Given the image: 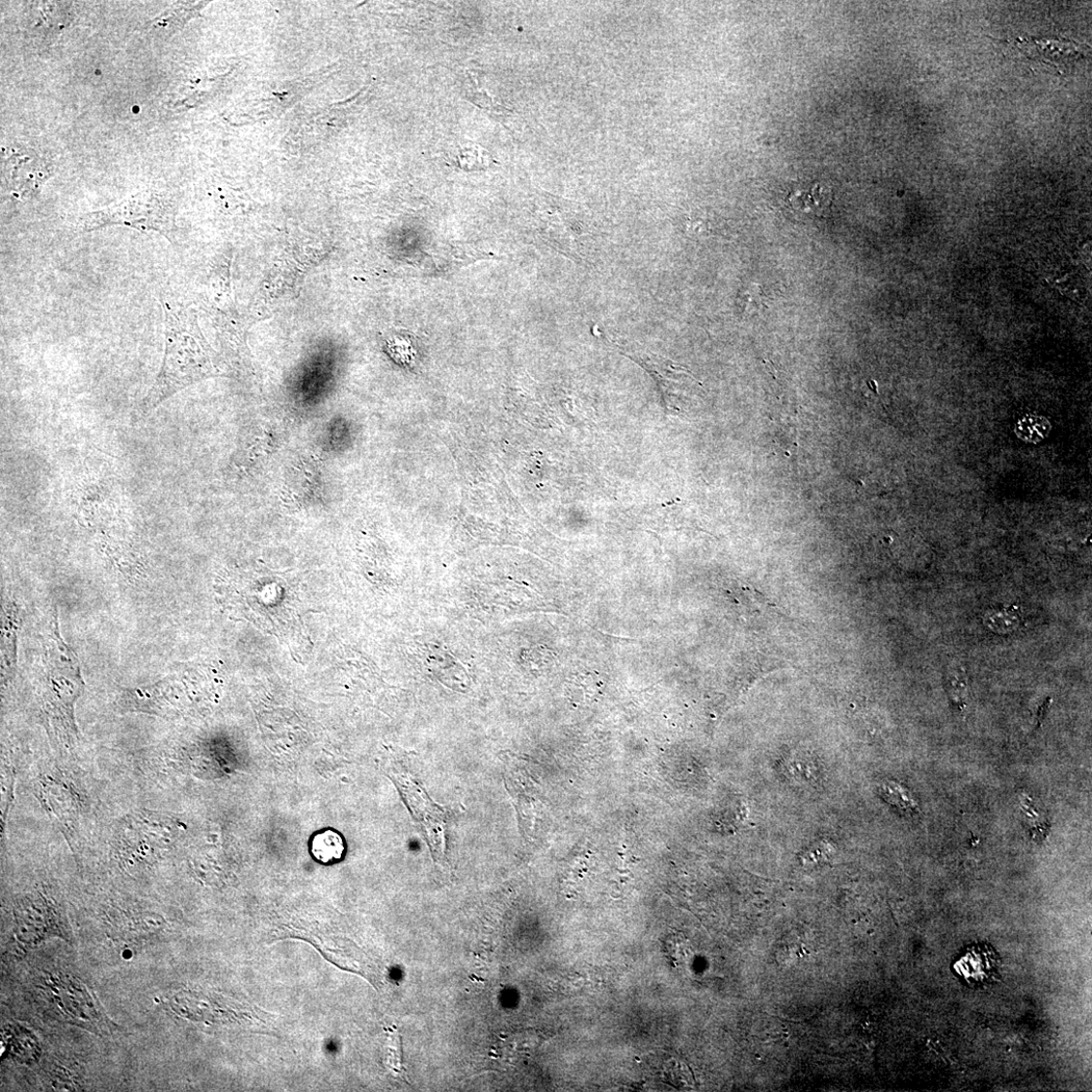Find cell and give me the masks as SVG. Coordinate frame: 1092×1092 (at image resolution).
<instances>
[{
  "label": "cell",
  "mask_w": 1092,
  "mask_h": 1092,
  "mask_svg": "<svg viewBox=\"0 0 1092 1092\" xmlns=\"http://www.w3.org/2000/svg\"><path fill=\"white\" fill-rule=\"evenodd\" d=\"M42 645L38 695L45 726L56 741L71 749L79 738L74 706L86 685L78 659L60 633L56 608L50 611Z\"/></svg>",
  "instance_id": "1"
},
{
  "label": "cell",
  "mask_w": 1092,
  "mask_h": 1092,
  "mask_svg": "<svg viewBox=\"0 0 1092 1092\" xmlns=\"http://www.w3.org/2000/svg\"><path fill=\"white\" fill-rule=\"evenodd\" d=\"M166 316V354L162 370L144 398L148 413L167 398L198 381L222 374L217 356L204 339L196 318L163 302Z\"/></svg>",
  "instance_id": "2"
},
{
  "label": "cell",
  "mask_w": 1092,
  "mask_h": 1092,
  "mask_svg": "<svg viewBox=\"0 0 1092 1092\" xmlns=\"http://www.w3.org/2000/svg\"><path fill=\"white\" fill-rule=\"evenodd\" d=\"M36 989L52 1013L61 1020L95 1034H110V1020L105 1017L87 985L77 977L65 973H46Z\"/></svg>",
  "instance_id": "3"
},
{
  "label": "cell",
  "mask_w": 1092,
  "mask_h": 1092,
  "mask_svg": "<svg viewBox=\"0 0 1092 1092\" xmlns=\"http://www.w3.org/2000/svg\"><path fill=\"white\" fill-rule=\"evenodd\" d=\"M123 225L141 232L154 231L172 239L174 224L169 201L156 192H143L123 203L103 210L92 212L77 223L83 232L106 226Z\"/></svg>",
  "instance_id": "4"
},
{
  "label": "cell",
  "mask_w": 1092,
  "mask_h": 1092,
  "mask_svg": "<svg viewBox=\"0 0 1092 1092\" xmlns=\"http://www.w3.org/2000/svg\"><path fill=\"white\" fill-rule=\"evenodd\" d=\"M14 915L15 937L19 945L35 947L52 938L70 942L69 924L59 905L41 892L19 898Z\"/></svg>",
  "instance_id": "5"
},
{
  "label": "cell",
  "mask_w": 1092,
  "mask_h": 1092,
  "mask_svg": "<svg viewBox=\"0 0 1092 1092\" xmlns=\"http://www.w3.org/2000/svg\"><path fill=\"white\" fill-rule=\"evenodd\" d=\"M166 824L159 813L140 811L131 814L119 838L120 858L128 867L151 865L159 858Z\"/></svg>",
  "instance_id": "6"
},
{
  "label": "cell",
  "mask_w": 1092,
  "mask_h": 1092,
  "mask_svg": "<svg viewBox=\"0 0 1092 1092\" xmlns=\"http://www.w3.org/2000/svg\"><path fill=\"white\" fill-rule=\"evenodd\" d=\"M1000 966V958L993 947L976 944L966 950L954 968L969 985L977 987L994 981Z\"/></svg>",
  "instance_id": "7"
},
{
  "label": "cell",
  "mask_w": 1092,
  "mask_h": 1092,
  "mask_svg": "<svg viewBox=\"0 0 1092 1092\" xmlns=\"http://www.w3.org/2000/svg\"><path fill=\"white\" fill-rule=\"evenodd\" d=\"M2 1053L7 1058L22 1065H32L41 1057V1046L37 1036L28 1028L10 1024L2 1033Z\"/></svg>",
  "instance_id": "8"
},
{
  "label": "cell",
  "mask_w": 1092,
  "mask_h": 1092,
  "mask_svg": "<svg viewBox=\"0 0 1092 1092\" xmlns=\"http://www.w3.org/2000/svg\"><path fill=\"white\" fill-rule=\"evenodd\" d=\"M833 199L832 190L822 183H814L807 189L794 190L788 196V202L794 209L815 217L828 214Z\"/></svg>",
  "instance_id": "9"
},
{
  "label": "cell",
  "mask_w": 1092,
  "mask_h": 1092,
  "mask_svg": "<svg viewBox=\"0 0 1092 1092\" xmlns=\"http://www.w3.org/2000/svg\"><path fill=\"white\" fill-rule=\"evenodd\" d=\"M47 779L41 790L42 802L69 831L74 820V809L78 808L77 801L66 786Z\"/></svg>",
  "instance_id": "10"
},
{
  "label": "cell",
  "mask_w": 1092,
  "mask_h": 1092,
  "mask_svg": "<svg viewBox=\"0 0 1092 1092\" xmlns=\"http://www.w3.org/2000/svg\"><path fill=\"white\" fill-rule=\"evenodd\" d=\"M346 850L342 836L333 831L325 830L316 834L310 843V851L314 859L322 864H334L344 857Z\"/></svg>",
  "instance_id": "11"
},
{
  "label": "cell",
  "mask_w": 1092,
  "mask_h": 1092,
  "mask_svg": "<svg viewBox=\"0 0 1092 1092\" xmlns=\"http://www.w3.org/2000/svg\"><path fill=\"white\" fill-rule=\"evenodd\" d=\"M450 165L467 171L484 169L492 166V156L481 146L470 142L460 143L448 153Z\"/></svg>",
  "instance_id": "12"
},
{
  "label": "cell",
  "mask_w": 1092,
  "mask_h": 1092,
  "mask_svg": "<svg viewBox=\"0 0 1092 1092\" xmlns=\"http://www.w3.org/2000/svg\"><path fill=\"white\" fill-rule=\"evenodd\" d=\"M1051 425L1046 418L1029 415L1022 418L1016 426V433L1022 440L1038 443L1050 433Z\"/></svg>",
  "instance_id": "13"
},
{
  "label": "cell",
  "mask_w": 1092,
  "mask_h": 1092,
  "mask_svg": "<svg viewBox=\"0 0 1092 1092\" xmlns=\"http://www.w3.org/2000/svg\"><path fill=\"white\" fill-rule=\"evenodd\" d=\"M886 801L907 813L918 812V806L913 801L910 793L902 787L890 783L884 786L883 791Z\"/></svg>",
  "instance_id": "14"
},
{
  "label": "cell",
  "mask_w": 1092,
  "mask_h": 1092,
  "mask_svg": "<svg viewBox=\"0 0 1092 1092\" xmlns=\"http://www.w3.org/2000/svg\"><path fill=\"white\" fill-rule=\"evenodd\" d=\"M15 623H16L15 617H11V618L6 617V622L4 624L5 629H4V632H3V635H4V639H3V648H4L3 649V656H4L3 663L5 664L6 675L12 674L14 665L16 664L15 663V659H16V644L15 643H16L17 637H16Z\"/></svg>",
  "instance_id": "15"
},
{
  "label": "cell",
  "mask_w": 1092,
  "mask_h": 1092,
  "mask_svg": "<svg viewBox=\"0 0 1092 1092\" xmlns=\"http://www.w3.org/2000/svg\"><path fill=\"white\" fill-rule=\"evenodd\" d=\"M987 624L991 629L999 630L998 632L1014 630L1019 624V617L1015 610L1007 609L1005 611H998L997 614H991L988 618Z\"/></svg>",
  "instance_id": "16"
}]
</instances>
